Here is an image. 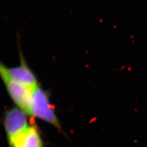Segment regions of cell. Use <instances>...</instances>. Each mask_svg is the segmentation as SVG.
Masks as SVG:
<instances>
[{
	"label": "cell",
	"mask_w": 147,
	"mask_h": 147,
	"mask_svg": "<svg viewBox=\"0 0 147 147\" xmlns=\"http://www.w3.org/2000/svg\"><path fill=\"white\" fill-rule=\"evenodd\" d=\"M26 115L24 111L18 108L12 109L6 113L4 124L8 138L16 135L29 126Z\"/></svg>",
	"instance_id": "obj_5"
},
{
	"label": "cell",
	"mask_w": 147,
	"mask_h": 147,
	"mask_svg": "<svg viewBox=\"0 0 147 147\" xmlns=\"http://www.w3.org/2000/svg\"><path fill=\"white\" fill-rule=\"evenodd\" d=\"M8 140L11 147H42V139L34 126H29Z\"/></svg>",
	"instance_id": "obj_4"
},
{
	"label": "cell",
	"mask_w": 147,
	"mask_h": 147,
	"mask_svg": "<svg viewBox=\"0 0 147 147\" xmlns=\"http://www.w3.org/2000/svg\"><path fill=\"white\" fill-rule=\"evenodd\" d=\"M31 117L42 119L55 127L61 129L60 123L50 102L47 94L39 86L33 91Z\"/></svg>",
	"instance_id": "obj_2"
},
{
	"label": "cell",
	"mask_w": 147,
	"mask_h": 147,
	"mask_svg": "<svg viewBox=\"0 0 147 147\" xmlns=\"http://www.w3.org/2000/svg\"><path fill=\"white\" fill-rule=\"evenodd\" d=\"M19 49L20 64L13 67L5 66V71L7 76L13 81L33 91L39 87L38 82L34 73L28 65L21 49Z\"/></svg>",
	"instance_id": "obj_3"
},
{
	"label": "cell",
	"mask_w": 147,
	"mask_h": 147,
	"mask_svg": "<svg viewBox=\"0 0 147 147\" xmlns=\"http://www.w3.org/2000/svg\"><path fill=\"white\" fill-rule=\"evenodd\" d=\"M5 64L0 61V77L5 85L8 93L17 108L31 117V104L33 91L9 77L5 71Z\"/></svg>",
	"instance_id": "obj_1"
}]
</instances>
